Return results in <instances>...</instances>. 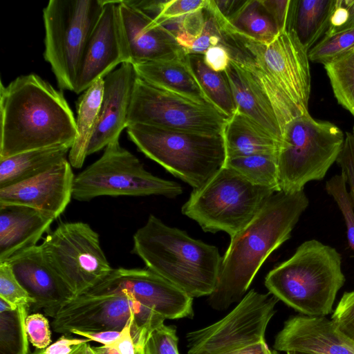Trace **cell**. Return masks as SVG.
Instances as JSON below:
<instances>
[{
  "label": "cell",
  "instance_id": "cell-1",
  "mask_svg": "<svg viewBox=\"0 0 354 354\" xmlns=\"http://www.w3.org/2000/svg\"><path fill=\"white\" fill-rule=\"evenodd\" d=\"M0 158L60 145L72 147L76 120L63 92L40 76L0 82Z\"/></svg>",
  "mask_w": 354,
  "mask_h": 354
},
{
  "label": "cell",
  "instance_id": "cell-2",
  "mask_svg": "<svg viewBox=\"0 0 354 354\" xmlns=\"http://www.w3.org/2000/svg\"><path fill=\"white\" fill-rule=\"evenodd\" d=\"M308 205L304 190L275 192L254 218L230 238L216 289L207 300L213 309L226 310L243 299L266 259L290 238Z\"/></svg>",
  "mask_w": 354,
  "mask_h": 354
},
{
  "label": "cell",
  "instance_id": "cell-3",
  "mask_svg": "<svg viewBox=\"0 0 354 354\" xmlns=\"http://www.w3.org/2000/svg\"><path fill=\"white\" fill-rule=\"evenodd\" d=\"M132 252L192 298L209 296L216 289L223 258L218 249L153 214L134 234Z\"/></svg>",
  "mask_w": 354,
  "mask_h": 354
},
{
  "label": "cell",
  "instance_id": "cell-4",
  "mask_svg": "<svg viewBox=\"0 0 354 354\" xmlns=\"http://www.w3.org/2000/svg\"><path fill=\"white\" fill-rule=\"evenodd\" d=\"M344 282L340 254L315 239L302 243L290 258L265 278L269 292L295 310L313 317H325L332 312Z\"/></svg>",
  "mask_w": 354,
  "mask_h": 354
},
{
  "label": "cell",
  "instance_id": "cell-5",
  "mask_svg": "<svg viewBox=\"0 0 354 354\" xmlns=\"http://www.w3.org/2000/svg\"><path fill=\"white\" fill-rule=\"evenodd\" d=\"M127 131L142 153L193 189L204 186L225 165L223 135H205L142 124H130Z\"/></svg>",
  "mask_w": 354,
  "mask_h": 354
},
{
  "label": "cell",
  "instance_id": "cell-6",
  "mask_svg": "<svg viewBox=\"0 0 354 354\" xmlns=\"http://www.w3.org/2000/svg\"><path fill=\"white\" fill-rule=\"evenodd\" d=\"M274 193L225 165L204 186L192 190L181 212L204 232H225L232 238L254 218Z\"/></svg>",
  "mask_w": 354,
  "mask_h": 354
},
{
  "label": "cell",
  "instance_id": "cell-7",
  "mask_svg": "<svg viewBox=\"0 0 354 354\" xmlns=\"http://www.w3.org/2000/svg\"><path fill=\"white\" fill-rule=\"evenodd\" d=\"M344 139L337 126L315 119L309 113L289 122L278 153L281 191L298 192L307 183L322 180L336 162Z\"/></svg>",
  "mask_w": 354,
  "mask_h": 354
},
{
  "label": "cell",
  "instance_id": "cell-8",
  "mask_svg": "<svg viewBox=\"0 0 354 354\" xmlns=\"http://www.w3.org/2000/svg\"><path fill=\"white\" fill-rule=\"evenodd\" d=\"M105 0H50L43 10L44 57L62 90L75 91L82 60Z\"/></svg>",
  "mask_w": 354,
  "mask_h": 354
},
{
  "label": "cell",
  "instance_id": "cell-9",
  "mask_svg": "<svg viewBox=\"0 0 354 354\" xmlns=\"http://www.w3.org/2000/svg\"><path fill=\"white\" fill-rule=\"evenodd\" d=\"M183 193L180 184L147 171L139 159L121 147L109 143L102 156L75 177L73 198L88 201L102 196L176 198Z\"/></svg>",
  "mask_w": 354,
  "mask_h": 354
},
{
  "label": "cell",
  "instance_id": "cell-10",
  "mask_svg": "<svg viewBox=\"0 0 354 354\" xmlns=\"http://www.w3.org/2000/svg\"><path fill=\"white\" fill-rule=\"evenodd\" d=\"M45 257L75 297L101 281L112 270L99 234L83 222H62L40 245Z\"/></svg>",
  "mask_w": 354,
  "mask_h": 354
},
{
  "label": "cell",
  "instance_id": "cell-11",
  "mask_svg": "<svg viewBox=\"0 0 354 354\" xmlns=\"http://www.w3.org/2000/svg\"><path fill=\"white\" fill-rule=\"evenodd\" d=\"M278 301L270 292L250 290L223 318L187 333V354H234L266 341Z\"/></svg>",
  "mask_w": 354,
  "mask_h": 354
},
{
  "label": "cell",
  "instance_id": "cell-12",
  "mask_svg": "<svg viewBox=\"0 0 354 354\" xmlns=\"http://www.w3.org/2000/svg\"><path fill=\"white\" fill-rule=\"evenodd\" d=\"M229 118L213 106L156 87L137 77L128 126L142 124L205 135H223Z\"/></svg>",
  "mask_w": 354,
  "mask_h": 354
},
{
  "label": "cell",
  "instance_id": "cell-13",
  "mask_svg": "<svg viewBox=\"0 0 354 354\" xmlns=\"http://www.w3.org/2000/svg\"><path fill=\"white\" fill-rule=\"evenodd\" d=\"M53 319L54 331L68 335L72 330L121 331L129 323L140 328L156 327L165 320L151 308L122 293L78 295L65 304Z\"/></svg>",
  "mask_w": 354,
  "mask_h": 354
},
{
  "label": "cell",
  "instance_id": "cell-14",
  "mask_svg": "<svg viewBox=\"0 0 354 354\" xmlns=\"http://www.w3.org/2000/svg\"><path fill=\"white\" fill-rule=\"evenodd\" d=\"M115 293L131 296L165 319L194 317L193 298L149 269H113L102 281L83 294Z\"/></svg>",
  "mask_w": 354,
  "mask_h": 354
},
{
  "label": "cell",
  "instance_id": "cell-15",
  "mask_svg": "<svg viewBox=\"0 0 354 354\" xmlns=\"http://www.w3.org/2000/svg\"><path fill=\"white\" fill-rule=\"evenodd\" d=\"M259 48L281 91L301 115L309 113L311 80L308 51L295 31L286 29L268 44L259 42Z\"/></svg>",
  "mask_w": 354,
  "mask_h": 354
},
{
  "label": "cell",
  "instance_id": "cell-16",
  "mask_svg": "<svg viewBox=\"0 0 354 354\" xmlns=\"http://www.w3.org/2000/svg\"><path fill=\"white\" fill-rule=\"evenodd\" d=\"M119 2L105 0L79 69L74 91L77 94L104 78L118 65L129 63L120 26Z\"/></svg>",
  "mask_w": 354,
  "mask_h": 354
},
{
  "label": "cell",
  "instance_id": "cell-17",
  "mask_svg": "<svg viewBox=\"0 0 354 354\" xmlns=\"http://www.w3.org/2000/svg\"><path fill=\"white\" fill-rule=\"evenodd\" d=\"M6 261L34 301L30 311L43 309L46 315L53 318L75 297L47 261L40 245L21 251Z\"/></svg>",
  "mask_w": 354,
  "mask_h": 354
},
{
  "label": "cell",
  "instance_id": "cell-18",
  "mask_svg": "<svg viewBox=\"0 0 354 354\" xmlns=\"http://www.w3.org/2000/svg\"><path fill=\"white\" fill-rule=\"evenodd\" d=\"M66 158L32 178L0 188V205H19L39 210L54 220L73 198L75 176Z\"/></svg>",
  "mask_w": 354,
  "mask_h": 354
},
{
  "label": "cell",
  "instance_id": "cell-19",
  "mask_svg": "<svg viewBox=\"0 0 354 354\" xmlns=\"http://www.w3.org/2000/svg\"><path fill=\"white\" fill-rule=\"evenodd\" d=\"M118 13L129 63L172 59L186 55L170 32L124 0L119 2Z\"/></svg>",
  "mask_w": 354,
  "mask_h": 354
},
{
  "label": "cell",
  "instance_id": "cell-20",
  "mask_svg": "<svg viewBox=\"0 0 354 354\" xmlns=\"http://www.w3.org/2000/svg\"><path fill=\"white\" fill-rule=\"evenodd\" d=\"M137 74L131 63H123L104 77V91L97 124L87 156L119 140L128 127V115Z\"/></svg>",
  "mask_w": 354,
  "mask_h": 354
},
{
  "label": "cell",
  "instance_id": "cell-21",
  "mask_svg": "<svg viewBox=\"0 0 354 354\" xmlns=\"http://www.w3.org/2000/svg\"><path fill=\"white\" fill-rule=\"evenodd\" d=\"M273 347L279 351L313 354H354V340L326 317L297 315L286 320Z\"/></svg>",
  "mask_w": 354,
  "mask_h": 354
},
{
  "label": "cell",
  "instance_id": "cell-22",
  "mask_svg": "<svg viewBox=\"0 0 354 354\" xmlns=\"http://www.w3.org/2000/svg\"><path fill=\"white\" fill-rule=\"evenodd\" d=\"M53 218L19 205H0V263L37 245Z\"/></svg>",
  "mask_w": 354,
  "mask_h": 354
},
{
  "label": "cell",
  "instance_id": "cell-23",
  "mask_svg": "<svg viewBox=\"0 0 354 354\" xmlns=\"http://www.w3.org/2000/svg\"><path fill=\"white\" fill-rule=\"evenodd\" d=\"M223 73L236 111L254 121L281 142L282 131L274 111L248 73L232 60Z\"/></svg>",
  "mask_w": 354,
  "mask_h": 354
},
{
  "label": "cell",
  "instance_id": "cell-24",
  "mask_svg": "<svg viewBox=\"0 0 354 354\" xmlns=\"http://www.w3.org/2000/svg\"><path fill=\"white\" fill-rule=\"evenodd\" d=\"M185 56L135 64L133 66L137 76L145 82L194 101L210 104L191 72Z\"/></svg>",
  "mask_w": 354,
  "mask_h": 354
},
{
  "label": "cell",
  "instance_id": "cell-25",
  "mask_svg": "<svg viewBox=\"0 0 354 354\" xmlns=\"http://www.w3.org/2000/svg\"><path fill=\"white\" fill-rule=\"evenodd\" d=\"M227 159L278 153L281 142L259 124L236 110L223 132Z\"/></svg>",
  "mask_w": 354,
  "mask_h": 354
},
{
  "label": "cell",
  "instance_id": "cell-26",
  "mask_svg": "<svg viewBox=\"0 0 354 354\" xmlns=\"http://www.w3.org/2000/svg\"><path fill=\"white\" fill-rule=\"evenodd\" d=\"M71 147L60 145L0 158V188L35 177L66 159Z\"/></svg>",
  "mask_w": 354,
  "mask_h": 354
},
{
  "label": "cell",
  "instance_id": "cell-27",
  "mask_svg": "<svg viewBox=\"0 0 354 354\" xmlns=\"http://www.w3.org/2000/svg\"><path fill=\"white\" fill-rule=\"evenodd\" d=\"M336 0H291L286 29L309 50L326 34Z\"/></svg>",
  "mask_w": 354,
  "mask_h": 354
},
{
  "label": "cell",
  "instance_id": "cell-28",
  "mask_svg": "<svg viewBox=\"0 0 354 354\" xmlns=\"http://www.w3.org/2000/svg\"><path fill=\"white\" fill-rule=\"evenodd\" d=\"M104 91V78L90 86L77 104L76 138L68 153L71 165L80 169L87 156L89 143L95 132Z\"/></svg>",
  "mask_w": 354,
  "mask_h": 354
},
{
  "label": "cell",
  "instance_id": "cell-29",
  "mask_svg": "<svg viewBox=\"0 0 354 354\" xmlns=\"http://www.w3.org/2000/svg\"><path fill=\"white\" fill-rule=\"evenodd\" d=\"M185 59L209 103L227 118L232 117L236 108L224 73L209 68L202 54H186Z\"/></svg>",
  "mask_w": 354,
  "mask_h": 354
},
{
  "label": "cell",
  "instance_id": "cell-30",
  "mask_svg": "<svg viewBox=\"0 0 354 354\" xmlns=\"http://www.w3.org/2000/svg\"><path fill=\"white\" fill-rule=\"evenodd\" d=\"M227 21L236 30L265 44L271 43L279 33L261 0H245Z\"/></svg>",
  "mask_w": 354,
  "mask_h": 354
},
{
  "label": "cell",
  "instance_id": "cell-31",
  "mask_svg": "<svg viewBox=\"0 0 354 354\" xmlns=\"http://www.w3.org/2000/svg\"><path fill=\"white\" fill-rule=\"evenodd\" d=\"M30 311L0 298V354H28L26 319Z\"/></svg>",
  "mask_w": 354,
  "mask_h": 354
},
{
  "label": "cell",
  "instance_id": "cell-32",
  "mask_svg": "<svg viewBox=\"0 0 354 354\" xmlns=\"http://www.w3.org/2000/svg\"><path fill=\"white\" fill-rule=\"evenodd\" d=\"M225 166L234 169L250 182L275 192L281 191L278 153L255 154L227 159Z\"/></svg>",
  "mask_w": 354,
  "mask_h": 354
},
{
  "label": "cell",
  "instance_id": "cell-33",
  "mask_svg": "<svg viewBox=\"0 0 354 354\" xmlns=\"http://www.w3.org/2000/svg\"><path fill=\"white\" fill-rule=\"evenodd\" d=\"M324 66L337 101L354 117V49Z\"/></svg>",
  "mask_w": 354,
  "mask_h": 354
},
{
  "label": "cell",
  "instance_id": "cell-34",
  "mask_svg": "<svg viewBox=\"0 0 354 354\" xmlns=\"http://www.w3.org/2000/svg\"><path fill=\"white\" fill-rule=\"evenodd\" d=\"M175 326L147 327L135 342L136 354H180Z\"/></svg>",
  "mask_w": 354,
  "mask_h": 354
},
{
  "label": "cell",
  "instance_id": "cell-35",
  "mask_svg": "<svg viewBox=\"0 0 354 354\" xmlns=\"http://www.w3.org/2000/svg\"><path fill=\"white\" fill-rule=\"evenodd\" d=\"M354 49V28L324 36L308 52L313 62L325 64Z\"/></svg>",
  "mask_w": 354,
  "mask_h": 354
},
{
  "label": "cell",
  "instance_id": "cell-36",
  "mask_svg": "<svg viewBox=\"0 0 354 354\" xmlns=\"http://www.w3.org/2000/svg\"><path fill=\"white\" fill-rule=\"evenodd\" d=\"M326 190L337 204L344 217L349 246L354 251V207L343 176L335 175L326 183Z\"/></svg>",
  "mask_w": 354,
  "mask_h": 354
},
{
  "label": "cell",
  "instance_id": "cell-37",
  "mask_svg": "<svg viewBox=\"0 0 354 354\" xmlns=\"http://www.w3.org/2000/svg\"><path fill=\"white\" fill-rule=\"evenodd\" d=\"M0 298L16 306L30 309L34 304L7 261L0 263Z\"/></svg>",
  "mask_w": 354,
  "mask_h": 354
},
{
  "label": "cell",
  "instance_id": "cell-38",
  "mask_svg": "<svg viewBox=\"0 0 354 354\" xmlns=\"http://www.w3.org/2000/svg\"><path fill=\"white\" fill-rule=\"evenodd\" d=\"M331 319L342 333L354 340V290L344 293Z\"/></svg>",
  "mask_w": 354,
  "mask_h": 354
},
{
  "label": "cell",
  "instance_id": "cell-39",
  "mask_svg": "<svg viewBox=\"0 0 354 354\" xmlns=\"http://www.w3.org/2000/svg\"><path fill=\"white\" fill-rule=\"evenodd\" d=\"M26 330L29 342L36 348H45L52 344L49 322L44 315H28L26 319Z\"/></svg>",
  "mask_w": 354,
  "mask_h": 354
},
{
  "label": "cell",
  "instance_id": "cell-40",
  "mask_svg": "<svg viewBox=\"0 0 354 354\" xmlns=\"http://www.w3.org/2000/svg\"><path fill=\"white\" fill-rule=\"evenodd\" d=\"M341 175L349 187V196L354 207V133L346 132L342 151L336 160Z\"/></svg>",
  "mask_w": 354,
  "mask_h": 354
},
{
  "label": "cell",
  "instance_id": "cell-41",
  "mask_svg": "<svg viewBox=\"0 0 354 354\" xmlns=\"http://www.w3.org/2000/svg\"><path fill=\"white\" fill-rule=\"evenodd\" d=\"M208 0H169L166 1L158 16L153 20V24L160 25L162 22L178 18L189 13L203 9Z\"/></svg>",
  "mask_w": 354,
  "mask_h": 354
},
{
  "label": "cell",
  "instance_id": "cell-42",
  "mask_svg": "<svg viewBox=\"0 0 354 354\" xmlns=\"http://www.w3.org/2000/svg\"><path fill=\"white\" fill-rule=\"evenodd\" d=\"M141 329L136 324L129 323L122 330L118 339L110 345L92 346L96 354H136V344L132 333Z\"/></svg>",
  "mask_w": 354,
  "mask_h": 354
},
{
  "label": "cell",
  "instance_id": "cell-43",
  "mask_svg": "<svg viewBox=\"0 0 354 354\" xmlns=\"http://www.w3.org/2000/svg\"><path fill=\"white\" fill-rule=\"evenodd\" d=\"M90 342L86 338L80 339L68 334H62L48 347L36 348L32 354H85L86 346Z\"/></svg>",
  "mask_w": 354,
  "mask_h": 354
},
{
  "label": "cell",
  "instance_id": "cell-44",
  "mask_svg": "<svg viewBox=\"0 0 354 354\" xmlns=\"http://www.w3.org/2000/svg\"><path fill=\"white\" fill-rule=\"evenodd\" d=\"M279 32L286 30L291 0H261Z\"/></svg>",
  "mask_w": 354,
  "mask_h": 354
},
{
  "label": "cell",
  "instance_id": "cell-45",
  "mask_svg": "<svg viewBox=\"0 0 354 354\" xmlns=\"http://www.w3.org/2000/svg\"><path fill=\"white\" fill-rule=\"evenodd\" d=\"M203 59L209 68L218 73L224 72L231 60L227 50L221 44L208 48L203 54Z\"/></svg>",
  "mask_w": 354,
  "mask_h": 354
},
{
  "label": "cell",
  "instance_id": "cell-46",
  "mask_svg": "<svg viewBox=\"0 0 354 354\" xmlns=\"http://www.w3.org/2000/svg\"><path fill=\"white\" fill-rule=\"evenodd\" d=\"M206 17L205 8L184 15L179 34H185L196 40L203 31Z\"/></svg>",
  "mask_w": 354,
  "mask_h": 354
},
{
  "label": "cell",
  "instance_id": "cell-47",
  "mask_svg": "<svg viewBox=\"0 0 354 354\" xmlns=\"http://www.w3.org/2000/svg\"><path fill=\"white\" fill-rule=\"evenodd\" d=\"M348 19V11L344 5V0H336L335 8L332 12L329 27L325 36L337 33L346 24Z\"/></svg>",
  "mask_w": 354,
  "mask_h": 354
},
{
  "label": "cell",
  "instance_id": "cell-48",
  "mask_svg": "<svg viewBox=\"0 0 354 354\" xmlns=\"http://www.w3.org/2000/svg\"><path fill=\"white\" fill-rule=\"evenodd\" d=\"M71 334H75L90 341H94L106 346L110 345L120 338L122 334V330H103L98 332H88L82 331L79 330H72Z\"/></svg>",
  "mask_w": 354,
  "mask_h": 354
},
{
  "label": "cell",
  "instance_id": "cell-49",
  "mask_svg": "<svg viewBox=\"0 0 354 354\" xmlns=\"http://www.w3.org/2000/svg\"><path fill=\"white\" fill-rule=\"evenodd\" d=\"M129 5L140 10L153 20L160 13L166 1L161 0H124Z\"/></svg>",
  "mask_w": 354,
  "mask_h": 354
},
{
  "label": "cell",
  "instance_id": "cell-50",
  "mask_svg": "<svg viewBox=\"0 0 354 354\" xmlns=\"http://www.w3.org/2000/svg\"><path fill=\"white\" fill-rule=\"evenodd\" d=\"M234 354H279L277 351L270 349L266 341L248 347Z\"/></svg>",
  "mask_w": 354,
  "mask_h": 354
},
{
  "label": "cell",
  "instance_id": "cell-51",
  "mask_svg": "<svg viewBox=\"0 0 354 354\" xmlns=\"http://www.w3.org/2000/svg\"><path fill=\"white\" fill-rule=\"evenodd\" d=\"M344 3L348 11V19L338 32L354 28V0H344Z\"/></svg>",
  "mask_w": 354,
  "mask_h": 354
},
{
  "label": "cell",
  "instance_id": "cell-52",
  "mask_svg": "<svg viewBox=\"0 0 354 354\" xmlns=\"http://www.w3.org/2000/svg\"><path fill=\"white\" fill-rule=\"evenodd\" d=\"M85 354H96L92 346L88 343L86 346Z\"/></svg>",
  "mask_w": 354,
  "mask_h": 354
},
{
  "label": "cell",
  "instance_id": "cell-53",
  "mask_svg": "<svg viewBox=\"0 0 354 354\" xmlns=\"http://www.w3.org/2000/svg\"><path fill=\"white\" fill-rule=\"evenodd\" d=\"M286 354H313V353L297 351H287Z\"/></svg>",
  "mask_w": 354,
  "mask_h": 354
}]
</instances>
